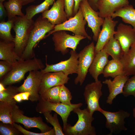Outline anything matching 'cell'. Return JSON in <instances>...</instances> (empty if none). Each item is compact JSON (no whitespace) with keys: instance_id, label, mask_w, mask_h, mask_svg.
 Wrapping results in <instances>:
<instances>
[{"instance_id":"1","label":"cell","mask_w":135,"mask_h":135,"mask_svg":"<svg viewBox=\"0 0 135 135\" xmlns=\"http://www.w3.org/2000/svg\"><path fill=\"white\" fill-rule=\"evenodd\" d=\"M44 67L40 59L34 57L32 59H21L13 64L12 70L1 80L0 83L4 86L17 83L24 79L27 72L40 70Z\"/></svg>"},{"instance_id":"2","label":"cell","mask_w":135,"mask_h":135,"mask_svg":"<svg viewBox=\"0 0 135 135\" xmlns=\"http://www.w3.org/2000/svg\"><path fill=\"white\" fill-rule=\"evenodd\" d=\"M52 25L46 18L42 16H39L34 21L31 32L27 46L21 57V59L26 60L34 57V48L38 43L45 38L46 34L54 29Z\"/></svg>"},{"instance_id":"3","label":"cell","mask_w":135,"mask_h":135,"mask_svg":"<svg viewBox=\"0 0 135 135\" xmlns=\"http://www.w3.org/2000/svg\"><path fill=\"white\" fill-rule=\"evenodd\" d=\"M34 22L32 19L27 18L25 16H16L14 20L12 28L15 33L14 50L20 57L27 46Z\"/></svg>"},{"instance_id":"4","label":"cell","mask_w":135,"mask_h":135,"mask_svg":"<svg viewBox=\"0 0 135 135\" xmlns=\"http://www.w3.org/2000/svg\"><path fill=\"white\" fill-rule=\"evenodd\" d=\"M73 111L78 115V120L73 126L68 124L63 129L64 135H96V128L92 125L94 118L88 109L82 110L78 108Z\"/></svg>"},{"instance_id":"5","label":"cell","mask_w":135,"mask_h":135,"mask_svg":"<svg viewBox=\"0 0 135 135\" xmlns=\"http://www.w3.org/2000/svg\"><path fill=\"white\" fill-rule=\"evenodd\" d=\"M38 101L36 108V111L40 114L54 111L61 116L63 122V129L68 124V119L70 112L76 108H80L82 105L81 103L71 104H64L61 102L52 103L44 100L40 96Z\"/></svg>"},{"instance_id":"6","label":"cell","mask_w":135,"mask_h":135,"mask_svg":"<svg viewBox=\"0 0 135 135\" xmlns=\"http://www.w3.org/2000/svg\"><path fill=\"white\" fill-rule=\"evenodd\" d=\"M87 23L80 7L78 12L75 15L63 23L55 25L54 30L49 32L45 37L55 32L64 30L72 32L74 35L84 36L91 40V37L88 35L85 30V26Z\"/></svg>"},{"instance_id":"7","label":"cell","mask_w":135,"mask_h":135,"mask_svg":"<svg viewBox=\"0 0 135 135\" xmlns=\"http://www.w3.org/2000/svg\"><path fill=\"white\" fill-rule=\"evenodd\" d=\"M64 30L55 32L52 34V39L54 43V50L65 55L68 52V48L76 51L80 41L86 38L83 36L68 34Z\"/></svg>"},{"instance_id":"8","label":"cell","mask_w":135,"mask_h":135,"mask_svg":"<svg viewBox=\"0 0 135 135\" xmlns=\"http://www.w3.org/2000/svg\"><path fill=\"white\" fill-rule=\"evenodd\" d=\"M79 54L77 76L74 80L76 84L81 86L86 78L88 69L95 57V46L93 42L85 46Z\"/></svg>"},{"instance_id":"9","label":"cell","mask_w":135,"mask_h":135,"mask_svg":"<svg viewBox=\"0 0 135 135\" xmlns=\"http://www.w3.org/2000/svg\"><path fill=\"white\" fill-rule=\"evenodd\" d=\"M99 112L104 116L106 119L105 126L110 132L108 135L117 134L122 131L127 130L125 126L124 120L130 116V114L128 112L122 110L112 112L105 110L102 108Z\"/></svg>"},{"instance_id":"10","label":"cell","mask_w":135,"mask_h":135,"mask_svg":"<svg viewBox=\"0 0 135 135\" xmlns=\"http://www.w3.org/2000/svg\"><path fill=\"white\" fill-rule=\"evenodd\" d=\"M80 7L88 23V27L91 28L93 33V39L97 42L104 18L99 16L98 12L94 10L91 7L87 0H82Z\"/></svg>"},{"instance_id":"11","label":"cell","mask_w":135,"mask_h":135,"mask_svg":"<svg viewBox=\"0 0 135 135\" xmlns=\"http://www.w3.org/2000/svg\"><path fill=\"white\" fill-rule=\"evenodd\" d=\"M11 115L14 122L21 124L26 128H37L41 133L46 132L52 128L43 122L40 116L31 118L24 115L23 112L16 104L13 106Z\"/></svg>"},{"instance_id":"12","label":"cell","mask_w":135,"mask_h":135,"mask_svg":"<svg viewBox=\"0 0 135 135\" xmlns=\"http://www.w3.org/2000/svg\"><path fill=\"white\" fill-rule=\"evenodd\" d=\"M102 84L98 80L87 84L84 88L83 93L86 108L92 115L96 111H99L101 108L99 104V100L102 95L101 90Z\"/></svg>"},{"instance_id":"13","label":"cell","mask_w":135,"mask_h":135,"mask_svg":"<svg viewBox=\"0 0 135 135\" xmlns=\"http://www.w3.org/2000/svg\"><path fill=\"white\" fill-rule=\"evenodd\" d=\"M29 72L23 84L18 87V93L29 92V100L32 102H36L40 98L39 91L43 74L40 70H32Z\"/></svg>"},{"instance_id":"14","label":"cell","mask_w":135,"mask_h":135,"mask_svg":"<svg viewBox=\"0 0 135 135\" xmlns=\"http://www.w3.org/2000/svg\"><path fill=\"white\" fill-rule=\"evenodd\" d=\"M70 57L68 59L54 64H48L46 62V67L40 71L43 74L47 72H62L68 76L77 73L79 54L72 50L70 52Z\"/></svg>"},{"instance_id":"15","label":"cell","mask_w":135,"mask_h":135,"mask_svg":"<svg viewBox=\"0 0 135 135\" xmlns=\"http://www.w3.org/2000/svg\"><path fill=\"white\" fill-rule=\"evenodd\" d=\"M114 37L119 42L124 54L135 42V30L130 25L120 23L117 27Z\"/></svg>"},{"instance_id":"16","label":"cell","mask_w":135,"mask_h":135,"mask_svg":"<svg viewBox=\"0 0 135 135\" xmlns=\"http://www.w3.org/2000/svg\"><path fill=\"white\" fill-rule=\"evenodd\" d=\"M118 22V21L113 20L111 16L104 18L102 28L95 46L96 54L102 50L106 44L114 36L116 32L115 28Z\"/></svg>"},{"instance_id":"17","label":"cell","mask_w":135,"mask_h":135,"mask_svg":"<svg viewBox=\"0 0 135 135\" xmlns=\"http://www.w3.org/2000/svg\"><path fill=\"white\" fill-rule=\"evenodd\" d=\"M64 9V0H56L50 10L42 13V16L43 18H47L52 25H59L67 20Z\"/></svg>"},{"instance_id":"18","label":"cell","mask_w":135,"mask_h":135,"mask_svg":"<svg viewBox=\"0 0 135 135\" xmlns=\"http://www.w3.org/2000/svg\"><path fill=\"white\" fill-rule=\"evenodd\" d=\"M69 79L68 76L62 72L43 74L39 90L40 95L49 88L67 83Z\"/></svg>"},{"instance_id":"19","label":"cell","mask_w":135,"mask_h":135,"mask_svg":"<svg viewBox=\"0 0 135 135\" xmlns=\"http://www.w3.org/2000/svg\"><path fill=\"white\" fill-rule=\"evenodd\" d=\"M129 78L128 76L122 74L116 76L112 80L109 79L103 81V84L107 85L109 92L106 101L107 104H112L116 96L122 94L124 84Z\"/></svg>"},{"instance_id":"20","label":"cell","mask_w":135,"mask_h":135,"mask_svg":"<svg viewBox=\"0 0 135 135\" xmlns=\"http://www.w3.org/2000/svg\"><path fill=\"white\" fill-rule=\"evenodd\" d=\"M129 4L128 0H99L96 6L99 16L104 18Z\"/></svg>"},{"instance_id":"21","label":"cell","mask_w":135,"mask_h":135,"mask_svg":"<svg viewBox=\"0 0 135 135\" xmlns=\"http://www.w3.org/2000/svg\"><path fill=\"white\" fill-rule=\"evenodd\" d=\"M109 56L102 50L96 54L88 70L95 81L98 80L99 76L103 74L104 69L109 61L108 59Z\"/></svg>"},{"instance_id":"22","label":"cell","mask_w":135,"mask_h":135,"mask_svg":"<svg viewBox=\"0 0 135 135\" xmlns=\"http://www.w3.org/2000/svg\"><path fill=\"white\" fill-rule=\"evenodd\" d=\"M14 42H7L0 40V59L12 64L21 59L14 50Z\"/></svg>"},{"instance_id":"23","label":"cell","mask_w":135,"mask_h":135,"mask_svg":"<svg viewBox=\"0 0 135 135\" xmlns=\"http://www.w3.org/2000/svg\"><path fill=\"white\" fill-rule=\"evenodd\" d=\"M120 61L124 66V75H135V42L128 51L124 54Z\"/></svg>"},{"instance_id":"24","label":"cell","mask_w":135,"mask_h":135,"mask_svg":"<svg viewBox=\"0 0 135 135\" xmlns=\"http://www.w3.org/2000/svg\"><path fill=\"white\" fill-rule=\"evenodd\" d=\"M113 19L117 17L122 18L125 23L131 25L135 30V9L129 4L116 11L111 16Z\"/></svg>"},{"instance_id":"25","label":"cell","mask_w":135,"mask_h":135,"mask_svg":"<svg viewBox=\"0 0 135 135\" xmlns=\"http://www.w3.org/2000/svg\"><path fill=\"white\" fill-rule=\"evenodd\" d=\"M102 50L114 60H120L124 55L123 51L119 42L114 36L106 44Z\"/></svg>"},{"instance_id":"26","label":"cell","mask_w":135,"mask_h":135,"mask_svg":"<svg viewBox=\"0 0 135 135\" xmlns=\"http://www.w3.org/2000/svg\"><path fill=\"white\" fill-rule=\"evenodd\" d=\"M3 4L7 12L8 20H13L16 16H25L22 12V4L21 0H8L4 1Z\"/></svg>"},{"instance_id":"27","label":"cell","mask_w":135,"mask_h":135,"mask_svg":"<svg viewBox=\"0 0 135 135\" xmlns=\"http://www.w3.org/2000/svg\"><path fill=\"white\" fill-rule=\"evenodd\" d=\"M102 74L105 78L110 77L112 78L118 75H124V66L120 60L112 59L109 60Z\"/></svg>"},{"instance_id":"28","label":"cell","mask_w":135,"mask_h":135,"mask_svg":"<svg viewBox=\"0 0 135 135\" xmlns=\"http://www.w3.org/2000/svg\"><path fill=\"white\" fill-rule=\"evenodd\" d=\"M55 0H45L40 4L28 6L26 10L25 16L28 19H32L36 14L48 10L49 7L54 4Z\"/></svg>"},{"instance_id":"29","label":"cell","mask_w":135,"mask_h":135,"mask_svg":"<svg viewBox=\"0 0 135 135\" xmlns=\"http://www.w3.org/2000/svg\"><path fill=\"white\" fill-rule=\"evenodd\" d=\"M14 20H8L6 22H0V40L7 42H14V38L11 33L13 26Z\"/></svg>"},{"instance_id":"30","label":"cell","mask_w":135,"mask_h":135,"mask_svg":"<svg viewBox=\"0 0 135 135\" xmlns=\"http://www.w3.org/2000/svg\"><path fill=\"white\" fill-rule=\"evenodd\" d=\"M5 102H0V120L5 123L13 124L12 117V112L13 106Z\"/></svg>"},{"instance_id":"31","label":"cell","mask_w":135,"mask_h":135,"mask_svg":"<svg viewBox=\"0 0 135 135\" xmlns=\"http://www.w3.org/2000/svg\"><path fill=\"white\" fill-rule=\"evenodd\" d=\"M61 85L55 86L48 89L40 94V96L44 100L52 103L60 102L59 93Z\"/></svg>"},{"instance_id":"32","label":"cell","mask_w":135,"mask_h":135,"mask_svg":"<svg viewBox=\"0 0 135 135\" xmlns=\"http://www.w3.org/2000/svg\"><path fill=\"white\" fill-rule=\"evenodd\" d=\"M18 93L17 87L9 86L4 90L0 92V101L14 105L16 104V102L14 98Z\"/></svg>"},{"instance_id":"33","label":"cell","mask_w":135,"mask_h":135,"mask_svg":"<svg viewBox=\"0 0 135 135\" xmlns=\"http://www.w3.org/2000/svg\"><path fill=\"white\" fill-rule=\"evenodd\" d=\"M50 112H46L43 114L47 122L50 123L53 127L56 135H64L62 128L58 122V114L56 112L53 116Z\"/></svg>"},{"instance_id":"34","label":"cell","mask_w":135,"mask_h":135,"mask_svg":"<svg viewBox=\"0 0 135 135\" xmlns=\"http://www.w3.org/2000/svg\"><path fill=\"white\" fill-rule=\"evenodd\" d=\"M0 134L1 135H19L23 134L13 124L1 122L0 123Z\"/></svg>"},{"instance_id":"35","label":"cell","mask_w":135,"mask_h":135,"mask_svg":"<svg viewBox=\"0 0 135 135\" xmlns=\"http://www.w3.org/2000/svg\"><path fill=\"white\" fill-rule=\"evenodd\" d=\"M122 94L125 97L132 95L135 97V75L127 81L124 86Z\"/></svg>"},{"instance_id":"36","label":"cell","mask_w":135,"mask_h":135,"mask_svg":"<svg viewBox=\"0 0 135 135\" xmlns=\"http://www.w3.org/2000/svg\"><path fill=\"white\" fill-rule=\"evenodd\" d=\"M59 98L60 102L64 104H71L72 96L68 88L63 84L61 85L60 90Z\"/></svg>"},{"instance_id":"37","label":"cell","mask_w":135,"mask_h":135,"mask_svg":"<svg viewBox=\"0 0 135 135\" xmlns=\"http://www.w3.org/2000/svg\"><path fill=\"white\" fill-rule=\"evenodd\" d=\"M14 126L20 132L24 135H55V132L54 128H53L50 130L44 133H36L32 132L27 130L20 124H18L16 123L13 124Z\"/></svg>"},{"instance_id":"38","label":"cell","mask_w":135,"mask_h":135,"mask_svg":"<svg viewBox=\"0 0 135 135\" xmlns=\"http://www.w3.org/2000/svg\"><path fill=\"white\" fill-rule=\"evenodd\" d=\"M12 64L7 61L2 60L0 61V78L2 80L12 70Z\"/></svg>"},{"instance_id":"39","label":"cell","mask_w":135,"mask_h":135,"mask_svg":"<svg viewBox=\"0 0 135 135\" xmlns=\"http://www.w3.org/2000/svg\"><path fill=\"white\" fill-rule=\"evenodd\" d=\"M64 8L68 19L73 16V11L74 7V0H64Z\"/></svg>"},{"instance_id":"40","label":"cell","mask_w":135,"mask_h":135,"mask_svg":"<svg viewBox=\"0 0 135 135\" xmlns=\"http://www.w3.org/2000/svg\"><path fill=\"white\" fill-rule=\"evenodd\" d=\"M30 95V94L28 92L19 93L14 96V98L16 102H20L22 100H28Z\"/></svg>"},{"instance_id":"41","label":"cell","mask_w":135,"mask_h":135,"mask_svg":"<svg viewBox=\"0 0 135 135\" xmlns=\"http://www.w3.org/2000/svg\"><path fill=\"white\" fill-rule=\"evenodd\" d=\"M8 16L6 11L3 4V2H0V21H5L6 17Z\"/></svg>"},{"instance_id":"42","label":"cell","mask_w":135,"mask_h":135,"mask_svg":"<svg viewBox=\"0 0 135 135\" xmlns=\"http://www.w3.org/2000/svg\"><path fill=\"white\" fill-rule=\"evenodd\" d=\"M99 0H87L88 2L91 7L94 10L98 11L96 4Z\"/></svg>"},{"instance_id":"43","label":"cell","mask_w":135,"mask_h":135,"mask_svg":"<svg viewBox=\"0 0 135 135\" xmlns=\"http://www.w3.org/2000/svg\"><path fill=\"white\" fill-rule=\"evenodd\" d=\"M74 7L73 11V16L78 12L80 7V2L82 0H74Z\"/></svg>"},{"instance_id":"44","label":"cell","mask_w":135,"mask_h":135,"mask_svg":"<svg viewBox=\"0 0 135 135\" xmlns=\"http://www.w3.org/2000/svg\"><path fill=\"white\" fill-rule=\"evenodd\" d=\"M35 0H21L22 6L25 5L29 3L33 2Z\"/></svg>"},{"instance_id":"45","label":"cell","mask_w":135,"mask_h":135,"mask_svg":"<svg viewBox=\"0 0 135 135\" xmlns=\"http://www.w3.org/2000/svg\"><path fill=\"white\" fill-rule=\"evenodd\" d=\"M4 86L2 83H0V92L2 91L5 89Z\"/></svg>"},{"instance_id":"46","label":"cell","mask_w":135,"mask_h":135,"mask_svg":"<svg viewBox=\"0 0 135 135\" xmlns=\"http://www.w3.org/2000/svg\"><path fill=\"white\" fill-rule=\"evenodd\" d=\"M133 117L135 118V107L133 109Z\"/></svg>"},{"instance_id":"47","label":"cell","mask_w":135,"mask_h":135,"mask_svg":"<svg viewBox=\"0 0 135 135\" xmlns=\"http://www.w3.org/2000/svg\"><path fill=\"white\" fill-rule=\"evenodd\" d=\"M6 0H0V2H3L5 1Z\"/></svg>"},{"instance_id":"48","label":"cell","mask_w":135,"mask_h":135,"mask_svg":"<svg viewBox=\"0 0 135 135\" xmlns=\"http://www.w3.org/2000/svg\"><path fill=\"white\" fill-rule=\"evenodd\" d=\"M134 132L135 134V123L134 124Z\"/></svg>"}]
</instances>
